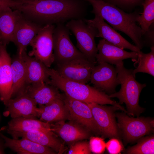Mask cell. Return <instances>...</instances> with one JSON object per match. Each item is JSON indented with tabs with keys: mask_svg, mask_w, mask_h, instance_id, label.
<instances>
[{
	"mask_svg": "<svg viewBox=\"0 0 154 154\" xmlns=\"http://www.w3.org/2000/svg\"><path fill=\"white\" fill-rule=\"evenodd\" d=\"M88 3L85 0H16L13 9L32 21L44 26L85 19Z\"/></svg>",
	"mask_w": 154,
	"mask_h": 154,
	"instance_id": "cell-1",
	"label": "cell"
},
{
	"mask_svg": "<svg viewBox=\"0 0 154 154\" xmlns=\"http://www.w3.org/2000/svg\"><path fill=\"white\" fill-rule=\"evenodd\" d=\"M85 0L92 6V13L100 16L116 30L125 34L140 50L144 47L141 30L137 24L140 13H127L102 0Z\"/></svg>",
	"mask_w": 154,
	"mask_h": 154,
	"instance_id": "cell-2",
	"label": "cell"
},
{
	"mask_svg": "<svg viewBox=\"0 0 154 154\" xmlns=\"http://www.w3.org/2000/svg\"><path fill=\"white\" fill-rule=\"evenodd\" d=\"M49 83L63 91L65 94L70 98L86 103L93 102L102 105L110 104L127 113L126 110L119 103L112 100L108 95L95 87L66 79L53 69L49 68Z\"/></svg>",
	"mask_w": 154,
	"mask_h": 154,
	"instance_id": "cell-3",
	"label": "cell"
},
{
	"mask_svg": "<svg viewBox=\"0 0 154 154\" xmlns=\"http://www.w3.org/2000/svg\"><path fill=\"white\" fill-rule=\"evenodd\" d=\"M117 77L121 87L119 90L109 95L111 98H116L119 103L126 105L127 114L133 117H139L144 110L139 105L140 94L146 86L137 81L132 73V69H128L124 66L123 61L116 64Z\"/></svg>",
	"mask_w": 154,
	"mask_h": 154,
	"instance_id": "cell-4",
	"label": "cell"
},
{
	"mask_svg": "<svg viewBox=\"0 0 154 154\" xmlns=\"http://www.w3.org/2000/svg\"><path fill=\"white\" fill-rule=\"evenodd\" d=\"M65 25L75 36L79 50L89 61L96 64L98 52L95 40L98 34L96 29L88 24L84 19H72Z\"/></svg>",
	"mask_w": 154,
	"mask_h": 154,
	"instance_id": "cell-5",
	"label": "cell"
},
{
	"mask_svg": "<svg viewBox=\"0 0 154 154\" xmlns=\"http://www.w3.org/2000/svg\"><path fill=\"white\" fill-rule=\"evenodd\" d=\"M118 127L126 143L138 140L154 131V119L143 117H129L125 112L116 113Z\"/></svg>",
	"mask_w": 154,
	"mask_h": 154,
	"instance_id": "cell-6",
	"label": "cell"
},
{
	"mask_svg": "<svg viewBox=\"0 0 154 154\" xmlns=\"http://www.w3.org/2000/svg\"><path fill=\"white\" fill-rule=\"evenodd\" d=\"M70 31L65 24H58L55 26L53 34V53L57 64L76 58H86L71 41Z\"/></svg>",
	"mask_w": 154,
	"mask_h": 154,
	"instance_id": "cell-7",
	"label": "cell"
},
{
	"mask_svg": "<svg viewBox=\"0 0 154 154\" xmlns=\"http://www.w3.org/2000/svg\"><path fill=\"white\" fill-rule=\"evenodd\" d=\"M55 26L52 24L43 26L30 44L32 49L29 55L49 68L55 61L53 34Z\"/></svg>",
	"mask_w": 154,
	"mask_h": 154,
	"instance_id": "cell-8",
	"label": "cell"
},
{
	"mask_svg": "<svg viewBox=\"0 0 154 154\" xmlns=\"http://www.w3.org/2000/svg\"><path fill=\"white\" fill-rule=\"evenodd\" d=\"M86 104L91 110L100 135L104 138L119 139V129L116 119L115 112L120 109L114 106H108L93 102Z\"/></svg>",
	"mask_w": 154,
	"mask_h": 154,
	"instance_id": "cell-9",
	"label": "cell"
},
{
	"mask_svg": "<svg viewBox=\"0 0 154 154\" xmlns=\"http://www.w3.org/2000/svg\"><path fill=\"white\" fill-rule=\"evenodd\" d=\"M62 98L72 120L86 128L90 132L100 135L91 110L86 103L62 95Z\"/></svg>",
	"mask_w": 154,
	"mask_h": 154,
	"instance_id": "cell-10",
	"label": "cell"
},
{
	"mask_svg": "<svg viewBox=\"0 0 154 154\" xmlns=\"http://www.w3.org/2000/svg\"><path fill=\"white\" fill-rule=\"evenodd\" d=\"M96 64L86 58H79L57 64L56 70L66 79L86 84L90 81L92 70Z\"/></svg>",
	"mask_w": 154,
	"mask_h": 154,
	"instance_id": "cell-11",
	"label": "cell"
},
{
	"mask_svg": "<svg viewBox=\"0 0 154 154\" xmlns=\"http://www.w3.org/2000/svg\"><path fill=\"white\" fill-rule=\"evenodd\" d=\"M91 72L90 81L94 87L109 95L116 92V87L120 84L116 68L107 62L98 63Z\"/></svg>",
	"mask_w": 154,
	"mask_h": 154,
	"instance_id": "cell-12",
	"label": "cell"
},
{
	"mask_svg": "<svg viewBox=\"0 0 154 154\" xmlns=\"http://www.w3.org/2000/svg\"><path fill=\"white\" fill-rule=\"evenodd\" d=\"M94 18L84 21L88 25L96 28L98 31L96 37H101L107 41L123 49H127L132 51L137 52L140 50L133 45L118 33L115 29L107 24L100 16L95 14Z\"/></svg>",
	"mask_w": 154,
	"mask_h": 154,
	"instance_id": "cell-13",
	"label": "cell"
},
{
	"mask_svg": "<svg viewBox=\"0 0 154 154\" xmlns=\"http://www.w3.org/2000/svg\"><path fill=\"white\" fill-rule=\"evenodd\" d=\"M37 105L33 99L23 92L11 98L5 106L12 118L22 117L36 119L39 117L40 111Z\"/></svg>",
	"mask_w": 154,
	"mask_h": 154,
	"instance_id": "cell-14",
	"label": "cell"
},
{
	"mask_svg": "<svg viewBox=\"0 0 154 154\" xmlns=\"http://www.w3.org/2000/svg\"><path fill=\"white\" fill-rule=\"evenodd\" d=\"M43 26L22 15L16 29L13 42L17 47V54L22 55L26 52L27 46Z\"/></svg>",
	"mask_w": 154,
	"mask_h": 154,
	"instance_id": "cell-15",
	"label": "cell"
},
{
	"mask_svg": "<svg viewBox=\"0 0 154 154\" xmlns=\"http://www.w3.org/2000/svg\"><path fill=\"white\" fill-rule=\"evenodd\" d=\"M97 46L98 53L96 61L98 63L105 62L116 65L124 60L131 58L135 60L137 58V52L127 51L103 39L99 40Z\"/></svg>",
	"mask_w": 154,
	"mask_h": 154,
	"instance_id": "cell-16",
	"label": "cell"
},
{
	"mask_svg": "<svg viewBox=\"0 0 154 154\" xmlns=\"http://www.w3.org/2000/svg\"><path fill=\"white\" fill-rule=\"evenodd\" d=\"M11 62L6 45L0 42V99L5 106L12 97Z\"/></svg>",
	"mask_w": 154,
	"mask_h": 154,
	"instance_id": "cell-17",
	"label": "cell"
},
{
	"mask_svg": "<svg viewBox=\"0 0 154 154\" xmlns=\"http://www.w3.org/2000/svg\"><path fill=\"white\" fill-rule=\"evenodd\" d=\"M50 130L67 143H72L88 139L90 132L74 121L65 123L64 120L51 124Z\"/></svg>",
	"mask_w": 154,
	"mask_h": 154,
	"instance_id": "cell-18",
	"label": "cell"
},
{
	"mask_svg": "<svg viewBox=\"0 0 154 154\" xmlns=\"http://www.w3.org/2000/svg\"><path fill=\"white\" fill-rule=\"evenodd\" d=\"M22 16L20 11L9 7L0 8V42L6 45L13 42L16 29Z\"/></svg>",
	"mask_w": 154,
	"mask_h": 154,
	"instance_id": "cell-19",
	"label": "cell"
},
{
	"mask_svg": "<svg viewBox=\"0 0 154 154\" xmlns=\"http://www.w3.org/2000/svg\"><path fill=\"white\" fill-rule=\"evenodd\" d=\"M0 135L4 139L6 148H9L19 154H54L56 152L51 148L42 145L27 138L11 139L3 135Z\"/></svg>",
	"mask_w": 154,
	"mask_h": 154,
	"instance_id": "cell-20",
	"label": "cell"
},
{
	"mask_svg": "<svg viewBox=\"0 0 154 154\" xmlns=\"http://www.w3.org/2000/svg\"><path fill=\"white\" fill-rule=\"evenodd\" d=\"M23 92L27 93L39 106L47 104L62 96L57 88L44 82L26 85Z\"/></svg>",
	"mask_w": 154,
	"mask_h": 154,
	"instance_id": "cell-21",
	"label": "cell"
},
{
	"mask_svg": "<svg viewBox=\"0 0 154 154\" xmlns=\"http://www.w3.org/2000/svg\"><path fill=\"white\" fill-rule=\"evenodd\" d=\"M22 55L25 64L26 84L42 82L49 83V68L38 59L27 54L26 52Z\"/></svg>",
	"mask_w": 154,
	"mask_h": 154,
	"instance_id": "cell-22",
	"label": "cell"
},
{
	"mask_svg": "<svg viewBox=\"0 0 154 154\" xmlns=\"http://www.w3.org/2000/svg\"><path fill=\"white\" fill-rule=\"evenodd\" d=\"M51 124L35 118L22 117L12 118L2 130L10 132H23L33 130H39L56 135L50 130Z\"/></svg>",
	"mask_w": 154,
	"mask_h": 154,
	"instance_id": "cell-23",
	"label": "cell"
},
{
	"mask_svg": "<svg viewBox=\"0 0 154 154\" xmlns=\"http://www.w3.org/2000/svg\"><path fill=\"white\" fill-rule=\"evenodd\" d=\"M40 120L46 123L64 120L69 117L68 111L62 98H57L44 105H39Z\"/></svg>",
	"mask_w": 154,
	"mask_h": 154,
	"instance_id": "cell-24",
	"label": "cell"
},
{
	"mask_svg": "<svg viewBox=\"0 0 154 154\" xmlns=\"http://www.w3.org/2000/svg\"><path fill=\"white\" fill-rule=\"evenodd\" d=\"M13 138L24 137L35 143L49 147L56 153H60L63 148V145L56 135L49 134L42 131L33 130L23 132H10L9 133Z\"/></svg>",
	"mask_w": 154,
	"mask_h": 154,
	"instance_id": "cell-25",
	"label": "cell"
},
{
	"mask_svg": "<svg viewBox=\"0 0 154 154\" xmlns=\"http://www.w3.org/2000/svg\"><path fill=\"white\" fill-rule=\"evenodd\" d=\"M11 68L12 79V98L23 92L26 86L25 66L22 55L17 54L11 62Z\"/></svg>",
	"mask_w": 154,
	"mask_h": 154,
	"instance_id": "cell-26",
	"label": "cell"
},
{
	"mask_svg": "<svg viewBox=\"0 0 154 154\" xmlns=\"http://www.w3.org/2000/svg\"><path fill=\"white\" fill-rule=\"evenodd\" d=\"M150 48L151 51L148 53H143L140 50L137 52V58L135 61H137L138 65L132 71L134 76L137 73L143 72L154 76V46Z\"/></svg>",
	"mask_w": 154,
	"mask_h": 154,
	"instance_id": "cell-27",
	"label": "cell"
},
{
	"mask_svg": "<svg viewBox=\"0 0 154 154\" xmlns=\"http://www.w3.org/2000/svg\"><path fill=\"white\" fill-rule=\"evenodd\" d=\"M143 11L138 18L143 35L154 22V0H145L142 4Z\"/></svg>",
	"mask_w": 154,
	"mask_h": 154,
	"instance_id": "cell-28",
	"label": "cell"
},
{
	"mask_svg": "<svg viewBox=\"0 0 154 154\" xmlns=\"http://www.w3.org/2000/svg\"><path fill=\"white\" fill-rule=\"evenodd\" d=\"M125 153L130 154H154V135L141 137L138 140L136 145L129 147Z\"/></svg>",
	"mask_w": 154,
	"mask_h": 154,
	"instance_id": "cell-29",
	"label": "cell"
},
{
	"mask_svg": "<svg viewBox=\"0 0 154 154\" xmlns=\"http://www.w3.org/2000/svg\"><path fill=\"white\" fill-rule=\"evenodd\" d=\"M120 8L123 11H131L136 7L142 5L145 0H102Z\"/></svg>",
	"mask_w": 154,
	"mask_h": 154,
	"instance_id": "cell-30",
	"label": "cell"
},
{
	"mask_svg": "<svg viewBox=\"0 0 154 154\" xmlns=\"http://www.w3.org/2000/svg\"><path fill=\"white\" fill-rule=\"evenodd\" d=\"M89 143L86 141H77L72 144L68 154H91Z\"/></svg>",
	"mask_w": 154,
	"mask_h": 154,
	"instance_id": "cell-31",
	"label": "cell"
},
{
	"mask_svg": "<svg viewBox=\"0 0 154 154\" xmlns=\"http://www.w3.org/2000/svg\"><path fill=\"white\" fill-rule=\"evenodd\" d=\"M89 143L91 152L94 153L101 154L105 151L106 143L103 138L91 136Z\"/></svg>",
	"mask_w": 154,
	"mask_h": 154,
	"instance_id": "cell-32",
	"label": "cell"
},
{
	"mask_svg": "<svg viewBox=\"0 0 154 154\" xmlns=\"http://www.w3.org/2000/svg\"><path fill=\"white\" fill-rule=\"evenodd\" d=\"M106 148L110 154H117L123 150V146L119 139L112 138L106 143Z\"/></svg>",
	"mask_w": 154,
	"mask_h": 154,
	"instance_id": "cell-33",
	"label": "cell"
},
{
	"mask_svg": "<svg viewBox=\"0 0 154 154\" xmlns=\"http://www.w3.org/2000/svg\"><path fill=\"white\" fill-rule=\"evenodd\" d=\"M154 23L151 25L148 30L143 36L144 47H151L154 46Z\"/></svg>",
	"mask_w": 154,
	"mask_h": 154,
	"instance_id": "cell-34",
	"label": "cell"
},
{
	"mask_svg": "<svg viewBox=\"0 0 154 154\" xmlns=\"http://www.w3.org/2000/svg\"><path fill=\"white\" fill-rule=\"evenodd\" d=\"M13 0H0V8L5 7H12Z\"/></svg>",
	"mask_w": 154,
	"mask_h": 154,
	"instance_id": "cell-35",
	"label": "cell"
},
{
	"mask_svg": "<svg viewBox=\"0 0 154 154\" xmlns=\"http://www.w3.org/2000/svg\"><path fill=\"white\" fill-rule=\"evenodd\" d=\"M5 148L4 140L0 135V154L5 153Z\"/></svg>",
	"mask_w": 154,
	"mask_h": 154,
	"instance_id": "cell-36",
	"label": "cell"
}]
</instances>
